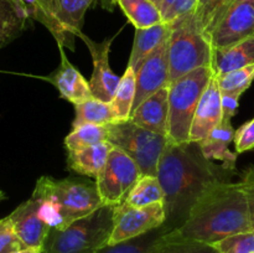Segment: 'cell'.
Wrapping results in <instances>:
<instances>
[{
  "label": "cell",
  "mask_w": 254,
  "mask_h": 253,
  "mask_svg": "<svg viewBox=\"0 0 254 253\" xmlns=\"http://www.w3.org/2000/svg\"><path fill=\"white\" fill-rule=\"evenodd\" d=\"M108 129L107 126H97V124H82L74 126L71 133L64 138V146L67 150H77V149L87 148L96 144L107 141Z\"/></svg>",
  "instance_id": "28"
},
{
  "label": "cell",
  "mask_w": 254,
  "mask_h": 253,
  "mask_svg": "<svg viewBox=\"0 0 254 253\" xmlns=\"http://www.w3.org/2000/svg\"><path fill=\"white\" fill-rule=\"evenodd\" d=\"M221 121H222L221 92L213 74L196 107L191 122L190 133H189V141L198 143L205 139L210 131L221 123Z\"/></svg>",
  "instance_id": "14"
},
{
  "label": "cell",
  "mask_w": 254,
  "mask_h": 253,
  "mask_svg": "<svg viewBox=\"0 0 254 253\" xmlns=\"http://www.w3.org/2000/svg\"><path fill=\"white\" fill-rule=\"evenodd\" d=\"M233 143H235L237 154L246 153V151L254 149V118L241 126L235 131Z\"/></svg>",
  "instance_id": "33"
},
{
  "label": "cell",
  "mask_w": 254,
  "mask_h": 253,
  "mask_svg": "<svg viewBox=\"0 0 254 253\" xmlns=\"http://www.w3.org/2000/svg\"><path fill=\"white\" fill-rule=\"evenodd\" d=\"M168 97V86L150 94L131 111L129 121L146 130L166 136L169 116Z\"/></svg>",
  "instance_id": "16"
},
{
  "label": "cell",
  "mask_w": 254,
  "mask_h": 253,
  "mask_svg": "<svg viewBox=\"0 0 254 253\" xmlns=\"http://www.w3.org/2000/svg\"><path fill=\"white\" fill-rule=\"evenodd\" d=\"M170 26L168 36L169 84L198 67H211L212 62V46L198 29L193 12L178 17L170 22Z\"/></svg>",
  "instance_id": "5"
},
{
  "label": "cell",
  "mask_w": 254,
  "mask_h": 253,
  "mask_svg": "<svg viewBox=\"0 0 254 253\" xmlns=\"http://www.w3.org/2000/svg\"><path fill=\"white\" fill-rule=\"evenodd\" d=\"M94 0H52V11L60 26L69 36L82 31L84 14Z\"/></svg>",
  "instance_id": "22"
},
{
  "label": "cell",
  "mask_w": 254,
  "mask_h": 253,
  "mask_svg": "<svg viewBox=\"0 0 254 253\" xmlns=\"http://www.w3.org/2000/svg\"><path fill=\"white\" fill-rule=\"evenodd\" d=\"M135 97V72L131 67L127 66L126 72L119 79L111 103L117 122H127L130 118Z\"/></svg>",
  "instance_id": "25"
},
{
  "label": "cell",
  "mask_w": 254,
  "mask_h": 253,
  "mask_svg": "<svg viewBox=\"0 0 254 253\" xmlns=\"http://www.w3.org/2000/svg\"><path fill=\"white\" fill-rule=\"evenodd\" d=\"M254 34V0L233 2L206 32L212 50L230 47Z\"/></svg>",
  "instance_id": "10"
},
{
  "label": "cell",
  "mask_w": 254,
  "mask_h": 253,
  "mask_svg": "<svg viewBox=\"0 0 254 253\" xmlns=\"http://www.w3.org/2000/svg\"><path fill=\"white\" fill-rule=\"evenodd\" d=\"M150 1H153L154 4L156 5L158 7H160V4H161V0H150Z\"/></svg>",
  "instance_id": "39"
},
{
  "label": "cell",
  "mask_w": 254,
  "mask_h": 253,
  "mask_svg": "<svg viewBox=\"0 0 254 253\" xmlns=\"http://www.w3.org/2000/svg\"><path fill=\"white\" fill-rule=\"evenodd\" d=\"M114 208L102 205L64 230L50 228L41 253H97L107 246L111 237Z\"/></svg>",
  "instance_id": "4"
},
{
  "label": "cell",
  "mask_w": 254,
  "mask_h": 253,
  "mask_svg": "<svg viewBox=\"0 0 254 253\" xmlns=\"http://www.w3.org/2000/svg\"><path fill=\"white\" fill-rule=\"evenodd\" d=\"M215 77L221 94H232L241 98L254 81V64Z\"/></svg>",
  "instance_id": "29"
},
{
  "label": "cell",
  "mask_w": 254,
  "mask_h": 253,
  "mask_svg": "<svg viewBox=\"0 0 254 253\" xmlns=\"http://www.w3.org/2000/svg\"><path fill=\"white\" fill-rule=\"evenodd\" d=\"M168 232L170 231L163 225L161 227L150 231L145 235L139 236V237L131 238V240L124 241V242L117 243L113 246H104L97 253H153L161 245Z\"/></svg>",
  "instance_id": "26"
},
{
  "label": "cell",
  "mask_w": 254,
  "mask_h": 253,
  "mask_svg": "<svg viewBox=\"0 0 254 253\" xmlns=\"http://www.w3.org/2000/svg\"><path fill=\"white\" fill-rule=\"evenodd\" d=\"M29 19L21 0H0V50L24 31Z\"/></svg>",
  "instance_id": "20"
},
{
  "label": "cell",
  "mask_w": 254,
  "mask_h": 253,
  "mask_svg": "<svg viewBox=\"0 0 254 253\" xmlns=\"http://www.w3.org/2000/svg\"><path fill=\"white\" fill-rule=\"evenodd\" d=\"M31 196L39 202V217L50 228L56 230H64L102 206L96 183L83 178L57 180L41 176Z\"/></svg>",
  "instance_id": "3"
},
{
  "label": "cell",
  "mask_w": 254,
  "mask_h": 253,
  "mask_svg": "<svg viewBox=\"0 0 254 253\" xmlns=\"http://www.w3.org/2000/svg\"><path fill=\"white\" fill-rule=\"evenodd\" d=\"M240 97L232 94H221V107H222V119L232 121L238 108Z\"/></svg>",
  "instance_id": "36"
},
{
  "label": "cell",
  "mask_w": 254,
  "mask_h": 253,
  "mask_svg": "<svg viewBox=\"0 0 254 253\" xmlns=\"http://www.w3.org/2000/svg\"><path fill=\"white\" fill-rule=\"evenodd\" d=\"M241 189L246 196L248 206V213H250L251 225L254 231V166H248L242 174V178L240 181Z\"/></svg>",
  "instance_id": "35"
},
{
  "label": "cell",
  "mask_w": 254,
  "mask_h": 253,
  "mask_svg": "<svg viewBox=\"0 0 254 253\" xmlns=\"http://www.w3.org/2000/svg\"><path fill=\"white\" fill-rule=\"evenodd\" d=\"M210 246L216 253H254V231L228 236Z\"/></svg>",
  "instance_id": "31"
},
{
  "label": "cell",
  "mask_w": 254,
  "mask_h": 253,
  "mask_svg": "<svg viewBox=\"0 0 254 253\" xmlns=\"http://www.w3.org/2000/svg\"><path fill=\"white\" fill-rule=\"evenodd\" d=\"M165 223L164 202L153 203L143 207H133L127 203L114 208L113 228L108 246L117 245L150 232Z\"/></svg>",
  "instance_id": "9"
},
{
  "label": "cell",
  "mask_w": 254,
  "mask_h": 253,
  "mask_svg": "<svg viewBox=\"0 0 254 253\" xmlns=\"http://www.w3.org/2000/svg\"><path fill=\"white\" fill-rule=\"evenodd\" d=\"M112 146L109 141H102L87 148L67 150V165L79 175L97 178L106 164Z\"/></svg>",
  "instance_id": "19"
},
{
  "label": "cell",
  "mask_w": 254,
  "mask_h": 253,
  "mask_svg": "<svg viewBox=\"0 0 254 253\" xmlns=\"http://www.w3.org/2000/svg\"><path fill=\"white\" fill-rule=\"evenodd\" d=\"M227 173L230 171L206 159L197 143L168 141L155 175L164 193V226L169 231L180 227L191 206L208 186L230 181Z\"/></svg>",
  "instance_id": "1"
},
{
  "label": "cell",
  "mask_w": 254,
  "mask_h": 253,
  "mask_svg": "<svg viewBox=\"0 0 254 253\" xmlns=\"http://www.w3.org/2000/svg\"><path fill=\"white\" fill-rule=\"evenodd\" d=\"M164 202V193L159 180L154 175H141L127 196L124 203L133 207Z\"/></svg>",
  "instance_id": "27"
},
{
  "label": "cell",
  "mask_w": 254,
  "mask_h": 253,
  "mask_svg": "<svg viewBox=\"0 0 254 253\" xmlns=\"http://www.w3.org/2000/svg\"><path fill=\"white\" fill-rule=\"evenodd\" d=\"M135 29H145L163 22L160 10L150 0H114Z\"/></svg>",
  "instance_id": "24"
},
{
  "label": "cell",
  "mask_w": 254,
  "mask_h": 253,
  "mask_svg": "<svg viewBox=\"0 0 254 253\" xmlns=\"http://www.w3.org/2000/svg\"><path fill=\"white\" fill-rule=\"evenodd\" d=\"M140 176L135 161L123 150L112 146L106 164L96 178L102 205L114 207L122 205Z\"/></svg>",
  "instance_id": "8"
},
{
  "label": "cell",
  "mask_w": 254,
  "mask_h": 253,
  "mask_svg": "<svg viewBox=\"0 0 254 253\" xmlns=\"http://www.w3.org/2000/svg\"><path fill=\"white\" fill-rule=\"evenodd\" d=\"M74 119L72 126L82 124H97V126H108L117 123L111 103L97 99L94 97L86 99L81 103L74 104Z\"/></svg>",
  "instance_id": "23"
},
{
  "label": "cell",
  "mask_w": 254,
  "mask_h": 253,
  "mask_svg": "<svg viewBox=\"0 0 254 253\" xmlns=\"http://www.w3.org/2000/svg\"><path fill=\"white\" fill-rule=\"evenodd\" d=\"M170 24L159 22L145 29H135L133 49L129 57L128 66L136 71L146 56L170 34Z\"/></svg>",
  "instance_id": "21"
},
{
  "label": "cell",
  "mask_w": 254,
  "mask_h": 253,
  "mask_svg": "<svg viewBox=\"0 0 254 253\" xmlns=\"http://www.w3.org/2000/svg\"><path fill=\"white\" fill-rule=\"evenodd\" d=\"M153 253H216V251L206 243L179 237L173 230L166 233L161 245Z\"/></svg>",
  "instance_id": "30"
},
{
  "label": "cell",
  "mask_w": 254,
  "mask_h": 253,
  "mask_svg": "<svg viewBox=\"0 0 254 253\" xmlns=\"http://www.w3.org/2000/svg\"><path fill=\"white\" fill-rule=\"evenodd\" d=\"M104 2H107V1H109V2H112V4H114V0H103Z\"/></svg>",
  "instance_id": "41"
},
{
  "label": "cell",
  "mask_w": 254,
  "mask_h": 253,
  "mask_svg": "<svg viewBox=\"0 0 254 253\" xmlns=\"http://www.w3.org/2000/svg\"><path fill=\"white\" fill-rule=\"evenodd\" d=\"M39 202L35 197H30L17 206L9 215L12 231L20 243V248L42 250L45 240L50 232V227L37 215Z\"/></svg>",
  "instance_id": "13"
},
{
  "label": "cell",
  "mask_w": 254,
  "mask_h": 253,
  "mask_svg": "<svg viewBox=\"0 0 254 253\" xmlns=\"http://www.w3.org/2000/svg\"><path fill=\"white\" fill-rule=\"evenodd\" d=\"M250 231L253 228L240 183L220 181L198 196L186 220L174 232L185 240L212 245L228 236Z\"/></svg>",
  "instance_id": "2"
},
{
  "label": "cell",
  "mask_w": 254,
  "mask_h": 253,
  "mask_svg": "<svg viewBox=\"0 0 254 253\" xmlns=\"http://www.w3.org/2000/svg\"><path fill=\"white\" fill-rule=\"evenodd\" d=\"M233 136H235V129L232 126V122L228 119H222L221 123L197 144L206 159L221 161L222 169L231 173L235 170L236 161H237V153L230 150Z\"/></svg>",
  "instance_id": "17"
},
{
  "label": "cell",
  "mask_w": 254,
  "mask_h": 253,
  "mask_svg": "<svg viewBox=\"0 0 254 253\" xmlns=\"http://www.w3.org/2000/svg\"><path fill=\"white\" fill-rule=\"evenodd\" d=\"M254 64V34L225 49L212 50L211 68L215 76Z\"/></svg>",
  "instance_id": "18"
},
{
  "label": "cell",
  "mask_w": 254,
  "mask_h": 253,
  "mask_svg": "<svg viewBox=\"0 0 254 253\" xmlns=\"http://www.w3.org/2000/svg\"><path fill=\"white\" fill-rule=\"evenodd\" d=\"M57 46L60 50V56H61V62H60L59 67L51 74L40 77V78L54 84L59 91L61 98L67 99L73 104L81 103V102L91 98L92 93L89 89V83L82 76L81 72L67 59L64 45L57 44Z\"/></svg>",
  "instance_id": "15"
},
{
  "label": "cell",
  "mask_w": 254,
  "mask_h": 253,
  "mask_svg": "<svg viewBox=\"0 0 254 253\" xmlns=\"http://www.w3.org/2000/svg\"><path fill=\"white\" fill-rule=\"evenodd\" d=\"M5 198V193L2 192V190L1 189H0V201H2Z\"/></svg>",
  "instance_id": "40"
},
{
  "label": "cell",
  "mask_w": 254,
  "mask_h": 253,
  "mask_svg": "<svg viewBox=\"0 0 254 253\" xmlns=\"http://www.w3.org/2000/svg\"><path fill=\"white\" fill-rule=\"evenodd\" d=\"M77 37L86 44L93 61V72L91 81L88 82L92 97L103 102H111L121 79L109 64V51L114 37H109L102 42H96L82 31L77 34Z\"/></svg>",
  "instance_id": "11"
},
{
  "label": "cell",
  "mask_w": 254,
  "mask_h": 253,
  "mask_svg": "<svg viewBox=\"0 0 254 253\" xmlns=\"http://www.w3.org/2000/svg\"><path fill=\"white\" fill-rule=\"evenodd\" d=\"M107 129V141L128 154L141 175H156L159 160L168 143L166 136L146 130L130 121L108 124Z\"/></svg>",
  "instance_id": "7"
},
{
  "label": "cell",
  "mask_w": 254,
  "mask_h": 253,
  "mask_svg": "<svg viewBox=\"0 0 254 253\" xmlns=\"http://www.w3.org/2000/svg\"><path fill=\"white\" fill-rule=\"evenodd\" d=\"M169 84L168 37L144 59L135 71V97L133 109L150 94ZM131 109V111H133Z\"/></svg>",
  "instance_id": "12"
},
{
  "label": "cell",
  "mask_w": 254,
  "mask_h": 253,
  "mask_svg": "<svg viewBox=\"0 0 254 253\" xmlns=\"http://www.w3.org/2000/svg\"><path fill=\"white\" fill-rule=\"evenodd\" d=\"M226 0H197L193 17L198 29L206 35L208 27L222 14Z\"/></svg>",
  "instance_id": "32"
},
{
  "label": "cell",
  "mask_w": 254,
  "mask_h": 253,
  "mask_svg": "<svg viewBox=\"0 0 254 253\" xmlns=\"http://www.w3.org/2000/svg\"><path fill=\"white\" fill-rule=\"evenodd\" d=\"M212 77L211 67H198L169 84L168 141L188 143L196 107Z\"/></svg>",
  "instance_id": "6"
},
{
  "label": "cell",
  "mask_w": 254,
  "mask_h": 253,
  "mask_svg": "<svg viewBox=\"0 0 254 253\" xmlns=\"http://www.w3.org/2000/svg\"><path fill=\"white\" fill-rule=\"evenodd\" d=\"M11 253H41V250H35V248H19Z\"/></svg>",
  "instance_id": "38"
},
{
  "label": "cell",
  "mask_w": 254,
  "mask_h": 253,
  "mask_svg": "<svg viewBox=\"0 0 254 253\" xmlns=\"http://www.w3.org/2000/svg\"><path fill=\"white\" fill-rule=\"evenodd\" d=\"M19 248L20 243L12 231L11 220L6 216L0 220V253H11Z\"/></svg>",
  "instance_id": "34"
},
{
  "label": "cell",
  "mask_w": 254,
  "mask_h": 253,
  "mask_svg": "<svg viewBox=\"0 0 254 253\" xmlns=\"http://www.w3.org/2000/svg\"><path fill=\"white\" fill-rule=\"evenodd\" d=\"M179 0H161V4L159 10H160L161 17H163V22H166L169 15L173 11V9L175 7V5L178 4Z\"/></svg>",
  "instance_id": "37"
}]
</instances>
